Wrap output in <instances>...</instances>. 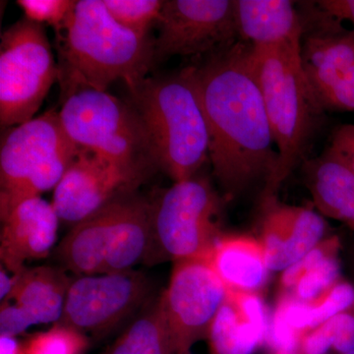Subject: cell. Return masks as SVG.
<instances>
[{
	"label": "cell",
	"instance_id": "cell-1",
	"mask_svg": "<svg viewBox=\"0 0 354 354\" xmlns=\"http://www.w3.org/2000/svg\"><path fill=\"white\" fill-rule=\"evenodd\" d=\"M190 68L208 124L209 160L225 197L241 196L261 183L264 192L279 155L252 48L235 43Z\"/></svg>",
	"mask_w": 354,
	"mask_h": 354
},
{
	"label": "cell",
	"instance_id": "cell-2",
	"mask_svg": "<svg viewBox=\"0 0 354 354\" xmlns=\"http://www.w3.org/2000/svg\"><path fill=\"white\" fill-rule=\"evenodd\" d=\"M59 80L65 99L84 88L106 91L116 81L129 90L155 62L153 41L113 19L104 0H79L64 26Z\"/></svg>",
	"mask_w": 354,
	"mask_h": 354
},
{
	"label": "cell",
	"instance_id": "cell-3",
	"mask_svg": "<svg viewBox=\"0 0 354 354\" xmlns=\"http://www.w3.org/2000/svg\"><path fill=\"white\" fill-rule=\"evenodd\" d=\"M129 92L156 165L174 183L196 176L209 160V134L190 67L147 77Z\"/></svg>",
	"mask_w": 354,
	"mask_h": 354
},
{
	"label": "cell",
	"instance_id": "cell-4",
	"mask_svg": "<svg viewBox=\"0 0 354 354\" xmlns=\"http://www.w3.org/2000/svg\"><path fill=\"white\" fill-rule=\"evenodd\" d=\"M300 51L301 43L252 48L258 83L279 155L276 174L262 193L263 203L276 199L281 183L301 160L304 162L317 118L323 109L305 76Z\"/></svg>",
	"mask_w": 354,
	"mask_h": 354
},
{
	"label": "cell",
	"instance_id": "cell-5",
	"mask_svg": "<svg viewBox=\"0 0 354 354\" xmlns=\"http://www.w3.org/2000/svg\"><path fill=\"white\" fill-rule=\"evenodd\" d=\"M79 150L55 111L11 128L0 148V214L55 189Z\"/></svg>",
	"mask_w": 354,
	"mask_h": 354
},
{
	"label": "cell",
	"instance_id": "cell-6",
	"mask_svg": "<svg viewBox=\"0 0 354 354\" xmlns=\"http://www.w3.org/2000/svg\"><path fill=\"white\" fill-rule=\"evenodd\" d=\"M59 118L79 148L143 177L149 165H156L136 109L106 91H77L64 99Z\"/></svg>",
	"mask_w": 354,
	"mask_h": 354
},
{
	"label": "cell",
	"instance_id": "cell-7",
	"mask_svg": "<svg viewBox=\"0 0 354 354\" xmlns=\"http://www.w3.org/2000/svg\"><path fill=\"white\" fill-rule=\"evenodd\" d=\"M221 203L206 179L174 183L152 204L153 243L158 261L205 259L221 236Z\"/></svg>",
	"mask_w": 354,
	"mask_h": 354
},
{
	"label": "cell",
	"instance_id": "cell-8",
	"mask_svg": "<svg viewBox=\"0 0 354 354\" xmlns=\"http://www.w3.org/2000/svg\"><path fill=\"white\" fill-rule=\"evenodd\" d=\"M59 77L43 25L24 17L1 34L0 123L14 127L34 118Z\"/></svg>",
	"mask_w": 354,
	"mask_h": 354
},
{
	"label": "cell",
	"instance_id": "cell-9",
	"mask_svg": "<svg viewBox=\"0 0 354 354\" xmlns=\"http://www.w3.org/2000/svg\"><path fill=\"white\" fill-rule=\"evenodd\" d=\"M227 297V288L206 259L174 262L169 286L160 297L172 353H190L197 342L208 337Z\"/></svg>",
	"mask_w": 354,
	"mask_h": 354
},
{
	"label": "cell",
	"instance_id": "cell-10",
	"mask_svg": "<svg viewBox=\"0 0 354 354\" xmlns=\"http://www.w3.org/2000/svg\"><path fill=\"white\" fill-rule=\"evenodd\" d=\"M153 39L155 62L214 55L235 44V0H165Z\"/></svg>",
	"mask_w": 354,
	"mask_h": 354
},
{
	"label": "cell",
	"instance_id": "cell-11",
	"mask_svg": "<svg viewBox=\"0 0 354 354\" xmlns=\"http://www.w3.org/2000/svg\"><path fill=\"white\" fill-rule=\"evenodd\" d=\"M150 291L146 276L132 270L78 277L70 285L57 323L84 334H106L146 302Z\"/></svg>",
	"mask_w": 354,
	"mask_h": 354
},
{
	"label": "cell",
	"instance_id": "cell-12",
	"mask_svg": "<svg viewBox=\"0 0 354 354\" xmlns=\"http://www.w3.org/2000/svg\"><path fill=\"white\" fill-rule=\"evenodd\" d=\"M323 16L322 29L302 39V68L321 108L354 111V32Z\"/></svg>",
	"mask_w": 354,
	"mask_h": 354
},
{
	"label": "cell",
	"instance_id": "cell-13",
	"mask_svg": "<svg viewBox=\"0 0 354 354\" xmlns=\"http://www.w3.org/2000/svg\"><path fill=\"white\" fill-rule=\"evenodd\" d=\"M143 176L81 149L53 189L51 204L59 221L72 227L127 194Z\"/></svg>",
	"mask_w": 354,
	"mask_h": 354
},
{
	"label": "cell",
	"instance_id": "cell-14",
	"mask_svg": "<svg viewBox=\"0 0 354 354\" xmlns=\"http://www.w3.org/2000/svg\"><path fill=\"white\" fill-rule=\"evenodd\" d=\"M0 216V259L7 271L18 274L27 268L26 263L50 253L60 221L51 203L41 197L28 198Z\"/></svg>",
	"mask_w": 354,
	"mask_h": 354
},
{
	"label": "cell",
	"instance_id": "cell-15",
	"mask_svg": "<svg viewBox=\"0 0 354 354\" xmlns=\"http://www.w3.org/2000/svg\"><path fill=\"white\" fill-rule=\"evenodd\" d=\"M257 237L270 271L283 272L326 239V221L310 207L288 206L276 199L263 203Z\"/></svg>",
	"mask_w": 354,
	"mask_h": 354
},
{
	"label": "cell",
	"instance_id": "cell-16",
	"mask_svg": "<svg viewBox=\"0 0 354 354\" xmlns=\"http://www.w3.org/2000/svg\"><path fill=\"white\" fill-rule=\"evenodd\" d=\"M268 328L265 305L257 293L227 290L207 339L213 354H253L266 342Z\"/></svg>",
	"mask_w": 354,
	"mask_h": 354
},
{
	"label": "cell",
	"instance_id": "cell-17",
	"mask_svg": "<svg viewBox=\"0 0 354 354\" xmlns=\"http://www.w3.org/2000/svg\"><path fill=\"white\" fill-rule=\"evenodd\" d=\"M237 35L254 48L301 43L304 29L290 0H235Z\"/></svg>",
	"mask_w": 354,
	"mask_h": 354
},
{
	"label": "cell",
	"instance_id": "cell-18",
	"mask_svg": "<svg viewBox=\"0 0 354 354\" xmlns=\"http://www.w3.org/2000/svg\"><path fill=\"white\" fill-rule=\"evenodd\" d=\"M123 196L77 223L65 235L57 247L58 258L65 270L78 277L102 274Z\"/></svg>",
	"mask_w": 354,
	"mask_h": 354
},
{
	"label": "cell",
	"instance_id": "cell-19",
	"mask_svg": "<svg viewBox=\"0 0 354 354\" xmlns=\"http://www.w3.org/2000/svg\"><path fill=\"white\" fill-rule=\"evenodd\" d=\"M205 259L227 290L236 292L257 293L271 272L262 243L248 235L221 234Z\"/></svg>",
	"mask_w": 354,
	"mask_h": 354
},
{
	"label": "cell",
	"instance_id": "cell-20",
	"mask_svg": "<svg viewBox=\"0 0 354 354\" xmlns=\"http://www.w3.org/2000/svg\"><path fill=\"white\" fill-rule=\"evenodd\" d=\"M302 172L318 211L354 230V172L329 149L305 160Z\"/></svg>",
	"mask_w": 354,
	"mask_h": 354
},
{
	"label": "cell",
	"instance_id": "cell-21",
	"mask_svg": "<svg viewBox=\"0 0 354 354\" xmlns=\"http://www.w3.org/2000/svg\"><path fill=\"white\" fill-rule=\"evenodd\" d=\"M153 243L152 204L124 195L102 274L131 271L150 255Z\"/></svg>",
	"mask_w": 354,
	"mask_h": 354
},
{
	"label": "cell",
	"instance_id": "cell-22",
	"mask_svg": "<svg viewBox=\"0 0 354 354\" xmlns=\"http://www.w3.org/2000/svg\"><path fill=\"white\" fill-rule=\"evenodd\" d=\"M71 283L66 271L62 268H25L16 274L15 288L6 301H13L24 309L35 325L55 324L64 313Z\"/></svg>",
	"mask_w": 354,
	"mask_h": 354
},
{
	"label": "cell",
	"instance_id": "cell-23",
	"mask_svg": "<svg viewBox=\"0 0 354 354\" xmlns=\"http://www.w3.org/2000/svg\"><path fill=\"white\" fill-rule=\"evenodd\" d=\"M104 354H174L160 297Z\"/></svg>",
	"mask_w": 354,
	"mask_h": 354
},
{
	"label": "cell",
	"instance_id": "cell-24",
	"mask_svg": "<svg viewBox=\"0 0 354 354\" xmlns=\"http://www.w3.org/2000/svg\"><path fill=\"white\" fill-rule=\"evenodd\" d=\"M337 354L354 351V312L337 314L301 337V354H327L330 349Z\"/></svg>",
	"mask_w": 354,
	"mask_h": 354
},
{
	"label": "cell",
	"instance_id": "cell-25",
	"mask_svg": "<svg viewBox=\"0 0 354 354\" xmlns=\"http://www.w3.org/2000/svg\"><path fill=\"white\" fill-rule=\"evenodd\" d=\"M88 344L86 334L60 323L35 333L23 342L24 354H84Z\"/></svg>",
	"mask_w": 354,
	"mask_h": 354
},
{
	"label": "cell",
	"instance_id": "cell-26",
	"mask_svg": "<svg viewBox=\"0 0 354 354\" xmlns=\"http://www.w3.org/2000/svg\"><path fill=\"white\" fill-rule=\"evenodd\" d=\"M109 14L121 26L140 36L149 37L157 25L164 1L160 0H104Z\"/></svg>",
	"mask_w": 354,
	"mask_h": 354
},
{
	"label": "cell",
	"instance_id": "cell-27",
	"mask_svg": "<svg viewBox=\"0 0 354 354\" xmlns=\"http://www.w3.org/2000/svg\"><path fill=\"white\" fill-rule=\"evenodd\" d=\"M339 279V258L337 254H335L304 274L286 295H290L299 301H313Z\"/></svg>",
	"mask_w": 354,
	"mask_h": 354
},
{
	"label": "cell",
	"instance_id": "cell-28",
	"mask_svg": "<svg viewBox=\"0 0 354 354\" xmlns=\"http://www.w3.org/2000/svg\"><path fill=\"white\" fill-rule=\"evenodd\" d=\"M74 0H18L25 17L32 22L44 23L62 30L76 6Z\"/></svg>",
	"mask_w": 354,
	"mask_h": 354
},
{
	"label": "cell",
	"instance_id": "cell-29",
	"mask_svg": "<svg viewBox=\"0 0 354 354\" xmlns=\"http://www.w3.org/2000/svg\"><path fill=\"white\" fill-rule=\"evenodd\" d=\"M339 239L337 236H330L321 241L318 245L314 247L301 259L291 265L285 270L281 277V288L285 295L290 292L297 281L304 274L311 271L312 269L320 264L324 260L327 259L330 256L335 255L339 252Z\"/></svg>",
	"mask_w": 354,
	"mask_h": 354
},
{
	"label": "cell",
	"instance_id": "cell-30",
	"mask_svg": "<svg viewBox=\"0 0 354 354\" xmlns=\"http://www.w3.org/2000/svg\"><path fill=\"white\" fill-rule=\"evenodd\" d=\"M35 325L24 309L11 301L1 302L0 308V335L17 337Z\"/></svg>",
	"mask_w": 354,
	"mask_h": 354
},
{
	"label": "cell",
	"instance_id": "cell-31",
	"mask_svg": "<svg viewBox=\"0 0 354 354\" xmlns=\"http://www.w3.org/2000/svg\"><path fill=\"white\" fill-rule=\"evenodd\" d=\"M329 150L354 172V127L344 125L335 132Z\"/></svg>",
	"mask_w": 354,
	"mask_h": 354
},
{
	"label": "cell",
	"instance_id": "cell-32",
	"mask_svg": "<svg viewBox=\"0 0 354 354\" xmlns=\"http://www.w3.org/2000/svg\"><path fill=\"white\" fill-rule=\"evenodd\" d=\"M317 6L327 17L337 22H348L354 32V0H321Z\"/></svg>",
	"mask_w": 354,
	"mask_h": 354
},
{
	"label": "cell",
	"instance_id": "cell-33",
	"mask_svg": "<svg viewBox=\"0 0 354 354\" xmlns=\"http://www.w3.org/2000/svg\"><path fill=\"white\" fill-rule=\"evenodd\" d=\"M0 354H24V346L17 337L0 335Z\"/></svg>",
	"mask_w": 354,
	"mask_h": 354
},
{
	"label": "cell",
	"instance_id": "cell-34",
	"mask_svg": "<svg viewBox=\"0 0 354 354\" xmlns=\"http://www.w3.org/2000/svg\"><path fill=\"white\" fill-rule=\"evenodd\" d=\"M15 285L16 274L9 276L6 268L1 266V271H0V298H1V302L6 301L8 299L14 288H15Z\"/></svg>",
	"mask_w": 354,
	"mask_h": 354
},
{
	"label": "cell",
	"instance_id": "cell-35",
	"mask_svg": "<svg viewBox=\"0 0 354 354\" xmlns=\"http://www.w3.org/2000/svg\"><path fill=\"white\" fill-rule=\"evenodd\" d=\"M353 276H354V260H353ZM353 285L354 286V283H353ZM353 311L354 312V306L353 307Z\"/></svg>",
	"mask_w": 354,
	"mask_h": 354
},
{
	"label": "cell",
	"instance_id": "cell-36",
	"mask_svg": "<svg viewBox=\"0 0 354 354\" xmlns=\"http://www.w3.org/2000/svg\"><path fill=\"white\" fill-rule=\"evenodd\" d=\"M342 354H354V351H351V353H342Z\"/></svg>",
	"mask_w": 354,
	"mask_h": 354
},
{
	"label": "cell",
	"instance_id": "cell-37",
	"mask_svg": "<svg viewBox=\"0 0 354 354\" xmlns=\"http://www.w3.org/2000/svg\"><path fill=\"white\" fill-rule=\"evenodd\" d=\"M186 354H190V353H186Z\"/></svg>",
	"mask_w": 354,
	"mask_h": 354
},
{
	"label": "cell",
	"instance_id": "cell-38",
	"mask_svg": "<svg viewBox=\"0 0 354 354\" xmlns=\"http://www.w3.org/2000/svg\"><path fill=\"white\" fill-rule=\"evenodd\" d=\"M353 127H354V125H353Z\"/></svg>",
	"mask_w": 354,
	"mask_h": 354
}]
</instances>
